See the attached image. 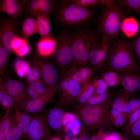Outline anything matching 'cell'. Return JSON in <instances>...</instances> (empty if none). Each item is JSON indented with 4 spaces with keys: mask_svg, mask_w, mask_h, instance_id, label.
<instances>
[{
    "mask_svg": "<svg viewBox=\"0 0 140 140\" xmlns=\"http://www.w3.org/2000/svg\"><path fill=\"white\" fill-rule=\"evenodd\" d=\"M131 43L121 39L113 43L103 68L119 73H139L140 67L137 61Z\"/></svg>",
    "mask_w": 140,
    "mask_h": 140,
    "instance_id": "cell-1",
    "label": "cell"
},
{
    "mask_svg": "<svg viewBox=\"0 0 140 140\" xmlns=\"http://www.w3.org/2000/svg\"><path fill=\"white\" fill-rule=\"evenodd\" d=\"M113 96L111 95L102 103L94 105H74L73 113L94 133L96 131L107 128L114 131L110 124L109 109Z\"/></svg>",
    "mask_w": 140,
    "mask_h": 140,
    "instance_id": "cell-2",
    "label": "cell"
},
{
    "mask_svg": "<svg viewBox=\"0 0 140 140\" xmlns=\"http://www.w3.org/2000/svg\"><path fill=\"white\" fill-rule=\"evenodd\" d=\"M114 3L104 5L97 20V32L113 40L117 38L121 31L123 20L129 11Z\"/></svg>",
    "mask_w": 140,
    "mask_h": 140,
    "instance_id": "cell-3",
    "label": "cell"
},
{
    "mask_svg": "<svg viewBox=\"0 0 140 140\" xmlns=\"http://www.w3.org/2000/svg\"><path fill=\"white\" fill-rule=\"evenodd\" d=\"M95 34L88 30H82L72 36L73 60L71 67L88 65L91 45Z\"/></svg>",
    "mask_w": 140,
    "mask_h": 140,
    "instance_id": "cell-4",
    "label": "cell"
},
{
    "mask_svg": "<svg viewBox=\"0 0 140 140\" xmlns=\"http://www.w3.org/2000/svg\"><path fill=\"white\" fill-rule=\"evenodd\" d=\"M72 36L65 34L57 41L55 50L51 60L61 76L71 68L73 60Z\"/></svg>",
    "mask_w": 140,
    "mask_h": 140,
    "instance_id": "cell-5",
    "label": "cell"
},
{
    "mask_svg": "<svg viewBox=\"0 0 140 140\" xmlns=\"http://www.w3.org/2000/svg\"><path fill=\"white\" fill-rule=\"evenodd\" d=\"M94 14L91 10L74 5H64L56 11V19L67 25H75L84 22L92 17Z\"/></svg>",
    "mask_w": 140,
    "mask_h": 140,
    "instance_id": "cell-6",
    "label": "cell"
},
{
    "mask_svg": "<svg viewBox=\"0 0 140 140\" xmlns=\"http://www.w3.org/2000/svg\"><path fill=\"white\" fill-rule=\"evenodd\" d=\"M34 56L32 60L38 69L40 80L48 88H58L61 78L52 61L48 58Z\"/></svg>",
    "mask_w": 140,
    "mask_h": 140,
    "instance_id": "cell-7",
    "label": "cell"
},
{
    "mask_svg": "<svg viewBox=\"0 0 140 140\" xmlns=\"http://www.w3.org/2000/svg\"><path fill=\"white\" fill-rule=\"evenodd\" d=\"M0 38L2 39L4 47L7 51L8 58L6 66L9 61L13 51L12 45L14 39L18 36L17 26L19 23L7 17L1 18Z\"/></svg>",
    "mask_w": 140,
    "mask_h": 140,
    "instance_id": "cell-8",
    "label": "cell"
},
{
    "mask_svg": "<svg viewBox=\"0 0 140 140\" xmlns=\"http://www.w3.org/2000/svg\"><path fill=\"white\" fill-rule=\"evenodd\" d=\"M55 1L50 0H23L21 1L23 13L28 16L37 17L43 15L49 18L53 11Z\"/></svg>",
    "mask_w": 140,
    "mask_h": 140,
    "instance_id": "cell-9",
    "label": "cell"
},
{
    "mask_svg": "<svg viewBox=\"0 0 140 140\" xmlns=\"http://www.w3.org/2000/svg\"><path fill=\"white\" fill-rule=\"evenodd\" d=\"M32 120L25 140H47L52 135V131L43 115L32 114Z\"/></svg>",
    "mask_w": 140,
    "mask_h": 140,
    "instance_id": "cell-10",
    "label": "cell"
},
{
    "mask_svg": "<svg viewBox=\"0 0 140 140\" xmlns=\"http://www.w3.org/2000/svg\"><path fill=\"white\" fill-rule=\"evenodd\" d=\"M5 86L14 102V109H18L30 98L26 91V86L22 82L8 75L4 77Z\"/></svg>",
    "mask_w": 140,
    "mask_h": 140,
    "instance_id": "cell-11",
    "label": "cell"
},
{
    "mask_svg": "<svg viewBox=\"0 0 140 140\" xmlns=\"http://www.w3.org/2000/svg\"><path fill=\"white\" fill-rule=\"evenodd\" d=\"M63 108L56 104L52 108L43 115L54 135L61 138L65 134L62 123L63 116L65 112Z\"/></svg>",
    "mask_w": 140,
    "mask_h": 140,
    "instance_id": "cell-12",
    "label": "cell"
},
{
    "mask_svg": "<svg viewBox=\"0 0 140 140\" xmlns=\"http://www.w3.org/2000/svg\"><path fill=\"white\" fill-rule=\"evenodd\" d=\"M97 70L95 67L81 66L79 68L71 67L67 72L74 82L83 87L90 83Z\"/></svg>",
    "mask_w": 140,
    "mask_h": 140,
    "instance_id": "cell-13",
    "label": "cell"
},
{
    "mask_svg": "<svg viewBox=\"0 0 140 140\" xmlns=\"http://www.w3.org/2000/svg\"><path fill=\"white\" fill-rule=\"evenodd\" d=\"M64 75L68 81V88L62 96L61 102L65 107H69L76 104L77 100L82 91V87L74 82L67 72Z\"/></svg>",
    "mask_w": 140,
    "mask_h": 140,
    "instance_id": "cell-14",
    "label": "cell"
},
{
    "mask_svg": "<svg viewBox=\"0 0 140 140\" xmlns=\"http://www.w3.org/2000/svg\"><path fill=\"white\" fill-rule=\"evenodd\" d=\"M0 12L8 15L12 20L19 22L23 12L22 5L19 0H0Z\"/></svg>",
    "mask_w": 140,
    "mask_h": 140,
    "instance_id": "cell-15",
    "label": "cell"
},
{
    "mask_svg": "<svg viewBox=\"0 0 140 140\" xmlns=\"http://www.w3.org/2000/svg\"><path fill=\"white\" fill-rule=\"evenodd\" d=\"M121 85L130 96L132 95L140 89V73L130 72L120 74Z\"/></svg>",
    "mask_w": 140,
    "mask_h": 140,
    "instance_id": "cell-16",
    "label": "cell"
},
{
    "mask_svg": "<svg viewBox=\"0 0 140 140\" xmlns=\"http://www.w3.org/2000/svg\"><path fill=\"white\" fill-rule=\"evenodd\" d=\"M48 103L43 98L29 99L17 109L28 114L43 113Z\"/></svg>",
    "mask_w": 140,
    "mask_h": 140,
    "instance_id": "cell-17",
    "label": "cell"
},
{
    "mask_svg": "<svg viewBox=\"0 0 140 140\" xmlns=\"http://www.w3.org/2000/svg\"><path fill=\"white\" fill-rule=\"evenodd\" d=\"M14 110L15 113L13 115V118L17 126L22 132L23 139L25 140L32 119V115L21 111L18 109Z\"/></svg>",
    "mask_w": 140,
    "mask_h": 140,
    "instance_id": "cell-18",
    "label": "cell"
},
{
    "mask_svg": "<svg viewBox=\"0 0 140 140\" xmlns=\"http://www.w3.org/2000/svg\"><path fill=\"white\" fill-rule=\"evenodd\" d=\"M56 45L57 41L52 37L41 38L37 44L38 54L42 57L52 55L55 50Z\"/></svg>",
    "mask_w": 140,
    "mask_h": 140,
    "instance_id": "cell-19",
    "label": "cell"
},
{
    "mask_svg": "<svg viewBox=\"0 0 140 140\" xmlns=\"http://www.w3.org/2000/svg\"><path fill=\"white\" fill-rule=\"evenodd\" d=\"M101 39L99 42V55L98 68H103L105 62L108 57L113 41L104 35L101 36Z\"/></svg>",
    "mask_w": 140,
    "mask_h": 140,
    "instance_id": "cell-20",
    "label": "cell"
},
{
    "mask_svg": "<svg viewBox=\"0 0 140 140\" xmlns=\"http://www.w3.org/2000/svg\"><path fill=\"white\" fill-rule=\"evenodd\" d=\"M0 103L5 112L13 110L14 102L12 97L6 89L3 80L0 76Z\"/></svg>",
    "mask_w": 140,
    "mask_h": 140,
    "instance_id": "cell-21",
    "label": "cell"
},
{
    "mask_svg": "<svg viewBox=\"0 0 140 140\" xmlns=\"http://www.w3.org/2000/svg\"><path fill=\"white\" fill-rule=\"evenodd\" d=\"M37 33L41 38L52 37L51 29L50 24L48 17L43 15L37 17Z\"/></svg>",
    "mask_w": 140,
    "mask_h": 140,
    "instance_id": "cell-22",
    "label": "cell"
},
{
    "mask_svg": "<svg viewBox=\"0 0 140 140\" xmlns=\"http://www.w3.org/2000/svg\"><path fill=\"white\" fill-rule=\"evenodd\" d=\"M21 38L26 40L37 33L36 20L33 17L27 16L22 22Z\"/></svg>",
    "mask_w": 140,
    "mask_h": 140,
    "instance_id": "cell-23",
    "label": "cell"
},
{
    "mask_svg": "<svg viewBox=\"0 0 140 140\" xmlns=\"http://www.w3.org/2000/svg\"><path fill=\"white\" fill-rule=\"evenodd\" d=\"M139 29V24L136 20L132 17H127L123 20L121 31L128 38L134 36Z\"/></svg>",
    "mask_w": 140,
    "mask_h": 140,
    "instance_id": "cell-24",
    "label": "cell"
},
{
    "mask_svg": "<svg viewBox=\"0 0 140 140\" xmlns=\"http://www.w3.org/2000/svg\"><path fill=\"white\" fill-rule=\"evenodd\" d=\"M12 46L13 51L20 57H24L30 51V46L26 40L19 37L14 39Z\"/></svg>",
    "mask_w": 140,
    "mask_h": 140,
    "instance_id": "cell-25",
    "label": "cell"
},
{
    "mask_svg": "<svg viewBox=\"0 0 140 140\" xmlns=\"http://www.w3.org/2000/svg\"><path fill=\"white\" fill-rule=\"evenodd\" d=\"M105 70V71L102 73L101 78L108 87H114L121 85V76L119 74L110 69Z\"/></svg>",
    "mask_w": 140,
    "mask_h": 140,
    "instance_id": "cell-26",
    "label": "cell"
},
{
    "mask_svg": "<svg viewBox=\"0 0 140 140\" xmlns=\"http://www.w3.org/2000/svg\"><path fill=\"white\" fill-rule=\"evenodd\" d=\"M13 110L5 112L0 121V140H6L9 131Z\"/></svg>",
    "mask_w": 140,
    "mask_h": 140,
    "instance_id": "cell-27",
    "label": "cell"
},
{
    "mask_svg": "<svg viewBox=\"0 0 140 140\" xmlns=\"http://www.w3.org/2000/svg\"><path fill=\"white\" fill-rule=\"evenodd\" d=\"M109 117L110 124L111 127H121L126 122L123 113L113 108L109 110Z\"/></svg>",
    "mask_w": 140,
    "mask_h": 140,
    "instance_id": "cell-28",
    "label": "cell"
},
{
    "mask_svg": "<svg viewBox=\"0 0 140 140\" xmlns=\"http://www.w3.org/2000/svg\"><path fill=\"white\" fill-rule=\"evenodd\" d=\"M130 96L127 91L120 90L116 94L111 101L110 108L122 112V105L127 100L129 99Z\"/></svg>",
    "mask_w": 140,
    "mask_h": 140,
    "instance_id": "cell-29",
    "label": "cell"
},
{
    "mask_svg": "<svg viewBox=\"0 0 140 140\" xmlns=\"http://www.w3.org/2000/svg\"><path fill=\"white\" fill-rule=\"evenodd\" d=\"M95 91L94 87L91 81L88 84L82 87L81 92L77 100L78 104L79 105L85 104L94 94Z\"/></svg>",
    "mask_w": 140,
    "mask_h": 140,
    "instance_id": "cell-30",
    "label": "cell"
},
{
    "mask_svg": "<svg viewBox=\"0 0 140 140\" xmlns=\"http://www.w3.org/2000/svg\"><path fill=\"white\" fill-rule=\"evenodd\" d=\"M122 134L129 140L140 139V119Z\"/></svg>",
    "mask_w": 140,
    "mask_h": 140,
    "instance_id": "cell-31",
    "label": "cell"
},
{
    "mask_svg": "<svg viewBox=\"0 0 140 140\" xmlns=\"http://www.w3.org/2000/svg\"><path fill=\"white\" fill-rule=\"evenodd\" d=\"M19 57L14 63V66L18 75L21 77H25L28 71L30 68L28 62Z\"/></svg>",
    "mask_w": 140,
    "mask_h": 140,
    "instance_id": "cell-32",
    "label": "cell"
},
{
    "mask_svg": "<svg viewBox=\"0 0 140 140\" xmlns=\"http://www.w3.org/2000/svg\"><path fill=\"white\" fill-rule=\"evenodd\" d=\"M115 91L108 90L104 93L94 94L84 105H94L100 104L112 95Z\"/></svg>",
    "mask_w": 140,
    "mask_h": 140,
    "instance_id": "cell-33",
    "label": "cell"
},
{
    "mask_svg": "<svg viewBox=\"0 0 140 140\" xmlns=\"http://www.w3.org/2000/svg\"><path fill=\"white\" fill-rule=\"evenodd\" d=\"M115 2V0H78L73 3L82 7L87 8L90 6H95L98 5H106Z\"/></svg>",
    "mask_w": 140,
    "mask_h": 140,
    "instance_id": "cell-34",
    "label": "cell"
},
{
    "mask_svg": "<svg viewBox=\"0 0 140 140\" xmlns=\"http://www.w3.org/2000/svg\"><path fill=\"white\" fill-rule=\"evenodd\" d=\"M20 139H23V134L16 124L13 118L12 115L10 128L6 140H19Z\"/></svg>",
    "mask_w": 140,
    "mask_h": 140,
    "instance_id": "cell-35",
    "label": "cell"
},
{
    "mask_svg": "<svg viewBox=\"0 0 140 140\" xmlns=\"http://www.w3.org/2000/svg\"><path fill=\"white\" fill-rule=\"evenodd\" d=\"M126 7L129 11L134 12L140 16V0H121L117 4Z\"/></svg>",
    "mask_w": 140,
    "mask_h": 140,
    "instance_id": "cell-36",
    "label": "cell"
},
{
    "mask_svg": "<svg viewBox=\"0 0 140 140\" xmlns=\"http://www.w3.org/2000/svg\"><path fill=\"white\" fill-rule=\"evenodd\" d=\"M7 58V52L0 38V74L3 77L8 75L6 69Z\"/></svg>",
    "mask_w": 140,
    "mask_h": 140,
    "instance_id": "cell-37",
    "label": "cell"
},
{
    "mask_svg": "<svg viewBox=\"0 0 140 140\" xmlns=\"http://www.w3.org/2000/svg\"><path fill=\"white\" fill-rule=\"evenodd\" d=\"M140 108V96L137 98L132 97L130 100L127 109L124 116L126 122L130 116Z\"/></svg>",
    "mask_w": 140,
    "mask_h": 140,
    "instance_id": "cell-38",
    "label": "cell"
},
{
    "mask_svg": "<svg viewBox=\"0 0 140 140\" xmlns=\"http://www.w3.org/2000/svg\"><path fill=\"white\" fill-rule=\"evenodd\" d=\"M95 89L94 94H100L107 92L108 87L101 78H95L91 81Z\"/></svg>",
    "mask_w": 140,
    "mask_h": 140,
    "instance_id": "cell-39",
    "label": "cell"
},
{
    "mask_svg": "<svg viewBox=\"0 0 140 140\" xmlns=\"http://www.w3.org/2000/svg\"><path fill=\"white\" fill-rule=\"evenodd\" d=\"M82 124L80 120L76 116L69 120L64 127L65 133L68 131L78 129H81Z\"/></svg>",
    "mask_w": 140,
    "mask_h": 140,
    "instance_id": "cell-40",
    "label": "cell"
},
{
    "mask_svg": "<svg viewBox=\"0 0 140 140\" xmlns=\"http://www.w3.org/2000/svg\"><path fill=\"white\" fill-rule=\"evenodd\" d=\"M25 77L27 79L28 83H34L39 80L40 77L38 68L35 66L33 68H30Z\"/></svg>",
    "mask_w": 140,
    "mask_h": 140,
    "instance_id": "cell-41",
    "label": "cell"
},
{
    "mask_svg": "<svg viewBox=\"0 0 140 140\" xmlns=\"http://www.w3.org/2000/svg\"><path fill=\"white\" fill-rule=\"evenodd\" d=\"M131 44L140 67V32Z\"/></svg>",
    "mask_w": 140,
    "mask_h": 140,
    "instance_id": "cell-42",
    "label": "cell"
},
{
    "mask_svg": "<svg viewBox=\"0 0 140 140\" xmlns=\"http://www.w3.org/2000/svg\"><path fill=\"white\" fill-rule=\"evenodd\" d=\"M140 119V108L130 116L127 123L125 127L122 128V129L123 130L128 129Z\"/></svg>",
    "mask_w": 140,
    "mask_h": 140,
    "instance_id": "cell-43",
    "label": "cell"
},
{
    "mask_svg": "<svg viewBox=\"0 0 140 140\" xmlns=\"http://www.w3.org/2000/svg\"><path fill=\"white\" fill-rule=\"evenodd\" d=\"M89 129L82 124L78 140H89L91 137Z\"/></svg>",
    "mask_w": 140,
    "mask_h": 140,
    "instance_id": "cell-44",
    "label": "cell"
},
{
    "mask_svg": "<svg viewBox=\"0 0 140 140\" xmlns=\"http://www.w3.org/2000/svg\"><path fill=\"white\" fill-rule=\"evenodd\" d=\"M104 131L103 130L97 131L96 133L91 137L89 140H103L107 135V134L105 133Z\"/></svg>",
    "mask_w": 140,
    "mask_h": 140,
    "instance_id": "cell-45",
    "label": "cell"
},
{
    "mask_svg": "<svg viewBox=\"0 0 140 140\" xmlns=\"http://www.w3.org/2000/svg\"><path fill=\"white\" fill-rule=\"evenodd\" d=\"M26 89L27 94L30 99L40 98V94L36 91L31 89L27 85L26 86Z\"/></svg>",
    "mask_w": 140,
    "mask_h": 140,
    "instance_id": "cell-46",
    "label": "cell"
},
{
    "mask_svg": "<svg viewBox=\"0 0 140 140\" xmlns=\"http://www.w3.org/2000/svg\"><path fill=\"white\" fill-rule=\"evenodd\" d=\"M110 136L112 140H129L122 133L114 131L111 132L110 134Z\"/></svg>",
    "mask_w": 140,
    "mask_h": 140,
    "instance_id": "cell-47",
    "label": "cell"
},
{
    "mask_svg": "<svg viewBox=\"0 0 140 140\" xmlns=\"http://www.w3.org/2000/svg\"><path fill=\"white\" fill-rule=\"evenodd\" d=\"M47 140H62V139L61 137L52 135L48 138Z\"/></svg>",
    "mask_w": 140,
    "mask_h": 140,
    "instance_id": "cell-48",
    "label": "cell"
},
{
    "mask_svg": "<svg viewBox=\"0 0 140 140\" xmlns=\"http://www.w3.org/2000/svg\"><path fill=\"white\" fill-rule=\"evenodd\" d=\"M64 137L65 140H78V138L75 136L72 138H69L65 135Z\"/></svg>",
    "mask_w": 140,
    "mask_h": 140,
    "instance_id": "cell-49",
    "label": "cell"
},
{
    "mask_svg": "<svg viewBox=\"0 0 140 140\" xmlns=\"http://www.w3.org/2000/svg\"><path fill=\"white\" fill-rule=\"evenodd\" d=\"M139 96H140V89L139 90Z\"/></svg>",
    "mask_w": 140,
    "mask_h": 140,
    "instance_id": "cell-50",
    "label": "cell"
},
{
    "mask_svg": "<svg viewBox=\"0 0 140 140\" xmlns=\"http://www.w3.org/2000/svg\"><path fill=\"white\" fill-rule=\"evenodd\" d=\"M139 140H140V139H139Z\"/></svg>",
    "mask_w": 140,
    "mask_h": 140,
    "instance_id": "cell-51",
    "label": "cell"
}]
</instances>
